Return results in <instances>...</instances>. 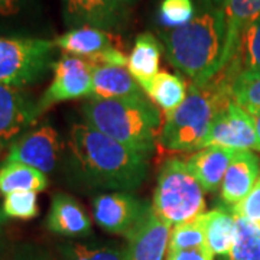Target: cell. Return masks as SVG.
<instances>
[{"label": "cell", "instance_id": "d6986e66", "mask_svg": "<svg viewBox=\"0 0 260 260\" xmlns=\"http://www.w3.org/2000/svg\"><path fill=\"white\" fill-rule=\"evenodd\" d=\"M55 47L59 48L67 55L80 56L85 59H93L94 56L112 49L113 34L104 29L93 26H81L67 30L65 34L56 38Z\"/></svg>", "mask_w": 260, "mask_h": 260}, {"label": "cell", "instance_id": "9a60e30c", "mask_svg": "<svg viewBox=\"0 0 260 260\" xmlns=\"http://www.w3.org/2000/svg\"><path fill=\"white\" fill-rule=\"evenodd\" d=\"M260 177V160L251 150H239L233 156L220 186L221 200L236 205L246 198Z\"/></svg>", "mask_w": 260, "mask_h": 260}, {"label": "cell", "instance_id": "6da1fadb", "mask_svg": "<svg viewBox=\"0 0 260 260\" xmlns=\"http://www.w3.org/2000/svg\"><path fill=\"white\" fill-rule=\"evenodd\" d=\"M68 146L80 177L93 188L135 191L148 174V155L121 145L85 123L73 124Z\"/></svg>", "mask_w": 260, "mask_h": 260}, {"label": "cell", "instance_id": "2e32d148", "mask_svg": "<svg viewBox=\"0 0 260 260\" xmlns=\"http://www.w3.org/2000/svg\"><path fill=\"white\" fill-rule=\"evenodd\" d=\"M48 230L62 237H87L91 233V221L84 207L74 197L55 194L51 200L47 217Z\"/></svg>", "mask_w": 260, "mask_h": 260}, {"label": "cell", "instance_id": "8d00e7d4", "mask_svg": "<svg viewBox=\"0 0 260 260\" xmlns=\"http://www.w3.org/2000/svg\"><path fill=\"white\" fill-rule=\"evenodd\" d=\"M5 220H6V215H5V213H3V210L0 208V230H2V225H3V223H5Z\"/></svg>", "mask_w": 260, "mask_h": 260}, {"label": "cell", "instance_id": "484cf974", "mask_svg": "<svg viewBox=\"0 0 260 260\" xmlns=\"http://www.w3.org/2000/svg\"><path fill=\"white\" fill-rule=\"evenodd\" d=\"M198 247H207L204 224L201 220V215L192 221L175 225L171 230L168 251L198 249Z\"/></svg>", "mask_w": 260, "mask_h": 260}, {"label": "cell", "instance_id": "ba28073f", "mask_svg": "<svg viewBox=\"0 0 260 260\" xmlns=\"http://www.w3.org/2000/svg\"><path fill=\"white\" fill-rule=\"evenodd\" d=\"M208 146H220L237 152L260 150V140L256 133L253 116L234 102V99L211 123L201 149Z\"/></svg>", "mask_w": 260, "mask_h": 260}, {"label": "cell", "instance_id": "d6a6232c", "mask_svg": "<svg viewBox=\"0 0 260 260\" xmlns=\"http://www.w3.org/2000/svg\"><path fill=\"white\" fill-rule=\"evenodd\" d=\"M26 0H0V16L9 18L22 9Z\"/></svg>", "mask_w": 260, "mask_h": 260}, {"label": "cell", "instance_id": "603a6c76", "mask_svg": "<svg viewBox=\"0 0 260 260\" xmlns=\"http://www.w3.org/2000/svg\"><path fill=\"white\" fill-rule=\"evenodd\" d=\"M149 100L159 107L164 114L174 112L186 99V87L184 80L175 74L160 71L143 88Z\"/></svg>", "mask_w": 260, "mask_h": 260}, {"label": "cell", "instance_id": "cb8c5ba5", "mask_svg": "<svg viewBox=\"0 0 260 260\" xmlns=\"http://www.w3.org/2000/svg\"><path fill=\"white\" fill-rule=\"evenodd\" d=\"M45 174L19 162H6L0 167V194L8 195L20 191L41 192L48 188Z\"/></svg>", "mask_w": 260, "mask_h": 260}, {"label": "cell", "instance_id": "5bb4252c", "mask_svg": "<svg viewBox=\"0 0 260 260\" xmlns=\"http://www.w3.org/2000/svg\"><path fill=\"white\" fill-rule=\"evenodd\" d=\"M220 73L232 87L260 77V16L243 30L234 55Z\"/></svg>", "mask_w": 260, "mask_h": 260}, {"label": "cell", "instance_id": "ffe728a7", "mask_svg": "<svg viewBox=\"0 0 260 260\" xmlns=\"http://www.w3.org/2000/svg\"><path fill=\"white\" fill-rule=\"evenodd\" d=\"M162 45L158 38L149 32L140 34L127 56V70L143 88L159 73Z\"/></svg>", "mask_w": 260, "mask_h": 260}, {"label": "cell", "instance_id": "ac0fdd59", "mask_svg": "<svg viewBox=\"0 0 260 260\" xmlns=\"http://www.w3.org/2000/svg\"><path fill=\"white\" fill-rule=\"evenodd\" d=\"M139 83L126 67L93 65V100H112L143 95Z\"/></svg>", "mask_w": 260, "mask_h": 260}, {"label": "cell", "instance_id": "5b68a950", "mask_svg": "<svg viewBox=\"0 0 260 260\" xmlns=\"http://www.w3.org/2000/svg\"><path fill=\"white\" fill-rule=\"evenodd\" d=\"M204 192L185 160L172 158L159 171L152 210L171 227L188 223L207 213Z\"/></svg>", "mask_w": 260, "mask_h": 260}, {"label": "cell", "instance_id": "277c9868", "mask_svg": "<svg viewBox=\"0 0 260 260\" xmlns=\"http://www.w3.org/2000/svg\"><path fill=\"white\" fill-rule=\"evenodd\" d=\"M85 124L127 148L150 155L159 139L162 114L145 95L90 100L83 107Z\"/></svg>", "mask_w": 260, "mask_h": 260}, {"label": "cell", "instance_id": "8992f818", "mask_svg": "<svg viewBox=\"0 0 260 260\" xmlns=\"http://www.w3.org/2000/svg\"><path fill=\"white\" fill-rule=\"evenodd\" d=\"M55 42L41 38L0 37V84L23 88L52 67Z\"/></svg>", "mask_w": 260, "mask_h": 260}, {"label": "cell", "instance_id": "7a4b0ae2", "mask_svg": "<svg viewBox=\"0 0 260 260\" xmlns=\"http://www.w3.org/2000/svg\"><path fill=\"white\" fill-rule=\"evenodd\" d=\"M168 61L191 84L204 85L221 71L227 23L224 8L197 5L195 16L181 28L160 29Z\"/></svg>", "mask_w": 260, "mask_h": 260}, {"label": "cell", "instance_id": "83f0119b", "mask_svg": "<svg viewBox=\"0 0 260 260\" xmlns=\"http://www.w3.org/2000/svg\"><path fill=\"white\" fill-rule=\"evenodd\" d=\"M64 260H126V251L113 246L68 243L61 247Z\"/></svg>", "mask_w": 260, "mask_h": 260}, {"label": "cell", "instance_id": "4fadbf2b", "mask_svg": "<svg viewBox=\"0 0 260 260\" xmlns=\"http://www.w3.org/2000/svg\"><path fill=\"white\" fill-rule=\"evenodd\" d=\"M169 234L171 225L150 210L139 227L126 237V260H164Z\"/></svg>", "mask_w": 260, "mask_h": 260}, {"label": "cell", "instance_id": "4dcf8cb0", "mask_svg": "<svg viewBox=\"0 0 260 260\" xmlns=\"http://www.w3.org/2000/svg\"><path fill=\"white\" fill-rule=\"evenodd\" d=\"M233 215L246 218L251 223L260 225V177L256 181L249 195L243 198L240 203L230 207L229 210Z\"/></svg>", "mask_w": 260, "mask_h": 260}, {"label": "cell", "instance_id": "74e56055", "mask_svg": "<svg viewBox=\"0 0 260 260\" xmlns=\"http://www.w3.org/2000/svg\"><path fill=\"white\" fill-rule=\"evenodd\" d=\"M126 6H132L133 3H136V0H121Z\"/></svg>", "mask_w": 260, "mask_h": 260}, {"label": "cell", "instance_id": "7c38bea8", "mask_svg": "<svg viewBox=\"0 0 260 260\" xmlns=\"http://www.w3.org/2000/svg\"><path fill=\"white\" fill-rule=\"evenodd\" d=\"M39 116L38 104L22 88L0 84V148L15 140Z\"/></svg>", "mask_w": 260, "mask_h": 260}, {"label": "cell", "instance_id": "52a82bcc", "mask_svg": "<svg viewBox=\"0 0 260 260\" xmlns=\"http://www.w3.org/2000/svg\"><path fill=\"white\" fill-rule=\"evenodd\" d=\"M52 81L37 102L39 114L54 104L67 100L91 97L93 94V64L80 56L64 55L52 62Z\"/></svg>", "mask_w": 260, "mask_h": 260}, {"label": "cell", "instance_id": "30bf717a", "mask_svg": "<svg viewBox=\"0 0 260 260\" xmlns=\"http://www.w3.org/2000/svg\"><path fill=\"white\" fill-rule=\"evenodd\" d=\"M61 152L62 143L58 132L52 126L44 124L19 136L10 145L6 162L25 164L47 175L56 168Z\"/></svg>", "mask_w": 260, "mask_h": 260}, {"label": "cell", "instance_id": "3957f363", "mask_svg": "<svg viewBox=\"0 0 260 260\" xmlns=\"http://www.w3.org/2000/svg\"><path fill=\"white\" fill-rule=\"evenodd\" d=\"M233 100L232 84L221 73L204 85L189 84L184 103L162 117L159 145L168 152L201 149L215 116Z\"/></svg>", "mask_w": 260, "mask_h": 260}, {"label": "cell", "instance_id": "f1b7e54d", "mask_svg": "<svg viewBox=\"0 0 260 260\" xmlns=\"http://www.w3.org/2000/svg\"><path fill=\"white\" fill-rule=\"evenodd\" d=\"M3 213L6 217L16 220H32L39 214L38 192L34 191H20L5 195L3 200Z\"/></svg>", "mask_w": 260, "mask_h": 260}, {"label": "cell", "instance_id": "e575fe53", "mask_svg": "<svg viewBox=\"0 0 260 260\" xmlns=\"http://www.w3.org/2000/svg\"><path fill=\"white\" fill-rule=\"evenodd\" d=\"M197 5H204V6H215V8H223L225 0H195Z\"/></svg>", "mask_w": 260, "mask_h": 260}, {"label": "cell", "instance_id": "9c48e42d", "mask_svg": "<svg viewBox=\"0 0 260 260\" xmlns=\"http://www.w3.org/2000/svg\"><path fill=\"white\" fill-rule=\"evenodd\" d=\"M95 223L103 230L127 237L139 227L152 207L129 192L97 195L91 201Z\"/></svg>", "mask_w": 260, "mask_h": 260}, {"label": "cell", "instance_id": "f546056e", "mask_svg": "<svg viewBox=\"0 0 260 260\" xmlns=\"http://www.w3.org/2000/svg\"><path fill=\"white\" fill-rule=\"evenodd\" d=\"M233 99L253 116L260 110V77L250 81L237 83L232 87Z\"/></svg>", "mask_w": 260, "mask_h": 260}, {"label": "cell", "instance_id": "7402d4cb", "mask_svg": "<svg viewBox=\"0 0 260 260\" xmlns=\"http://www.w3.org/2000/svg\"><path fill=\"white\" fill-rule=\"evenodd\" d=\"M208 250L221 259L232 250L236 236V218L230 211L215 208L201 215Z\"/></svg>", "mask_w": 260, "mask_h": 260}, {"label": "cell", "instance_id": "d4e9b609", "mask_svg": "<svg viewBox=\"0 0 260 260\" xmlns=\"http://www.w3.org/2000/svg\"><path fill=\"white\" fill-rule=\"evenodd\" d=\"M234 243L223 260H260V225L237 215H234Z\"/></svg>", "mask_w": 260, "mask_h": 260}, {"label": "cell", "instance_id": "d590c367", "mask_svg": "<svg viewBox=\"0 0 260 260\" xmlns=\"http://www.w3.org/2000/svg\"><path fill=\"white\" fill-rule=\"evenodd\" d=\"M253 120H254V126H256V133L260 140V110L253 114Z\"/></svg>", "mask_w": 260, "mask_h": 260}, {"label": "cell", "instance_id": "e0dca14e", "mask_svg": "<svg viewBox=\"0 0 260 260\" xmlns=\"http://www.w3.org/2000/svg\"><path fill=\"white\" fill-rule=\"evenodd\" d=\"M236 152L233 149L208 146L188 156L185 164L205 192H215L221 186L225 171Z\"/></svg>", "mask_w": 260, "mask_h": 260}, {"label": "cell", "instance_id": "8fae6325", "mask_svg": "<svg viewBox=\"0 0 260 260\" xmlns=\"http://www.w3.org/2000/svg\"><path fill=\"white\" fill-rule=\"evenodd\" d=\"M64 20L68 26L114 30L126 25L129 6L121 0H62Z\"/></svg>", "mask_w": 260, "mask_h": 260}, {"label": "cell", "instance_id": "836d02e7", "mask_svg": "<svg viewBox=\"0 0 260 260\" xmlns=\"http://www.w3.org/2000/svg\"><path fill=\"white\" fill-rule=\"evenodd\" d=\"M15 260H55V259H52L49 254L44 253V251L34 250V249H30V250L22 251L20 254H18V256H16V259Z\"/></svg>", "mask_w": 260, "mask_h": 260}, {"label": "cell", "instance_id": "44dd1931", "mask_svg": "<svg viewBox=\"0 0 260 260\" xmlns=\"http://www.w3.org/2000/svg\"><path fill=\"white\" fill-rule=\"evenodd\" d=\"M227 38L223 55V70L230 62L243 30L260 16V0H225L224 3Z\"/></svg>", "mask_w": 260, "mask_h": 260}, {"label": "cell", "instance_id": "4316f807", "mask_svg": "<svg viewBox=\"0 0 260 260\" xmlns=\"http://www.w3.org/2000/svg\"><path fill=\"white\" fill-rule=\"evenodd\" d=\"M195 12L194 0H162L158 10L159 23L164 29L181 28L192 20Z\"/></svg>", "mask_w": 260, "mask_h": 260}, {"label": "cell", "instance_id": "1f68e13d", "mask_svg": "<svg viewBox=\"0 0 260 260\" xmlns=\"http://www.w3.org/2000/svg\"><path fill=\"white\" fill-rule=\"evenodd\" d=\"M165 260H214V254L208 250V247H198V249L168 251Z\"/></svg>", "mask_w": 260, "mask_h": 260}]
</instances>
